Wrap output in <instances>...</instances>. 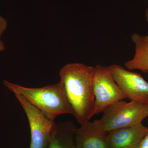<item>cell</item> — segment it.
<instances>
[{
	"label": "cell",
	"mask_w": 148,
	"mask_h": 148,
	"mask_svg": "<svg viewBox=\"0 0 148 148\" xmlns=\"http://www.w3.org/2000/svg\"><path fill=\"white\" fill-rule=\"evenodd\" d=\"M92 86L95 98L94 115L103 112L113 103L126 99L115 81L108 66L98 64L94 67Z\"/></svg>",
	"instance_id": "277c9868"
},
{
	"label": "cell",
	"mask_w": 148,
	"mask_h": 148,
	"mask_svg": "<svg viewBox=\"0 0 148 148\" xmlns=\"http://www.w3.org/2000/svg\"><path fill=\"white\" fill-rule=\"evenodd\" d=\"M77 127L72 121L56 123L47 148H77L75 134Z\"/></svg>",
	"instance_id": "9c48e42d"
},
{
	"label": "cell",
	"mask_w": 148,
	"mask_h": 148,
	"mask_svg": "<svg viewBox=\"0 0 148 148\" xmlns=\"http://www.w3.org/2000/svg\"><path fill=\"white\" fill-rule=\"evenodd\" d=\"M7 27V21L2 16H0V39L5 32Z\"/></svg>",
	"instance_id": "8fae6325"
},
{
	"label": "cell",
	"mask_w": 148,
	"mask_h": 148,
	"mask_svg": "<svg viewBox=\"0 0 148 148\" xmlns=\"http://www.w3.org/2000/svg\"><path fill=\"white\" fill-rule=\"evenodd\" d=\"M94 71L92 66L72 63L66 64L59 72L60 82L64 86L73 116L80 125L90 121L95 115Z\"/></svg>",
	"instance_id": "6da1fadb"
},
{
	"label": "cell",
	"mask_w": 148,
	"mask_h": 148,
	"mask_svg": "<svg viewBox=\"0 0 148 148\" xmlns=\"http://www.w3.org/2000/svg\"><path fill=\"white\" fill-rule=\"evenodd\" d=\"M108 67L115 81L126 99L148 105V82L141 74L117 64Z\"/></svg>",
	"instance_id": "8992f818"
},
{
	"label": "cell",
	"mask_w": 148,
	"mask_h": 148,
	"mask_svg": "<svg viewBox=\"0 0 148 148\" xmlns=\"http://www.w3.org/2000/svg\"><path fill=\"white\" fill-rule=\"evenodd\" d=\"M148 132V127L143 123L114 130L107 133L110 148H135Z\"/></svg>",
	"instance_id": "52a82bcc"
},
{
	"label": "cell",
	"mask_w": 148,
	"mask_h": 148,
	"mask_svg": "<svg viewBox=\"0 0 148 148\" xmlns=\"http://www.w3.org/2000/svg\"><path fill=\"white\" fill-rule=\"evenodd\" d=\"M145 16H146V21L148 23V9L146 10L145 11Z\"/></svg>",
	"instance_id": "5bb4252c"
},
{
	"label": "cell",
	"mask_w": 148,
	"mask_h": 148,
	"mask_svg": "<svg viewBox=\"0 0 148 148\" xmlns=\"http://www.w3.org/2000/svg\"><path fill=\"white\" fill-rule=\"evenodd\" d=\"M106 133L91 132L81 126L77 128L75 134L77 148H110Z\"/></svg>",
	"instance_id": "30bf717a"
},
{
	"label": "cell",
	"mask_w": 148,
	"mask_h": 148,
	"mask_svg": "<svg viewBox=\"0 0 148 148\" xmlns=\"http://www.w3.org/2000/svg\"><path fill=\"white\" fill-rule=\"evenodd\" d=\"M5 45L3 42L0 39V52L3 51L5 50Z\"/></svg>",
	"instance_id": "4fadbf2b"
},
{
	"label": "cell",
	"mask_w": 148,
	"mask_h": 148,
	"mask_svg": "<svg viewBox=\"0 0 148 148\" xmlns=\"http://www.w3.org/2000/svg\"><path fill=\"white\" fill-rule=\"evenodd\" d=\"M135 148H148V132L139 142Z\"/></svg>",
	"instance_id": "7c38bea8"
},
{
	"label": "cell",
	"mask_w": 148,
	"mask_h": 148,
	"mask_svg": "<svg viewBox=\"0 0 148 148\" xmlns=\"http://www.w3.org/2000/svg\"><path fill=\"white\" fill-rule=\"evenodd\" d=\"M148 117V105L135 101H120L106 108L100 119L80 126L91 131L107 133L116 130L142 123Z\"/></svg>",
	"instance_id": "3957f363"
},
{
	"label": "cell",
	"mask_w": 148,
	"mask_h": 148,
	"mask_svg": "<svg viewBox=\"0 0 148 148\" xmlns=\"http://www.w3.org/2000/svg\"><path fill=\"white\" fill-rule=\"evenodd\" d=\"M29 148H30V147H29Z\"/></svg>",
	"instance_id": "9a60e30c"
},
{
	"label": "cell",
	"mask_w": 148,
	"mask_h": 148,
	"mask_svg": "<svg viewBox=\"0 0 148 148\" xmlns=\"http://www.w3.org/2000/svg\"><path fill=\"white\" fill-rule=\"evenodd\" d=\"M131 40L135 45V51L132 59L125 62V69L129 71L139 70L148 73V35L134 33Z\"/></svg>",
	"instance_id": "ba28073f"
},
{
	"label": "cell",
	"mask_w": 148,
	"mask_h": 148,
	"mask_svg": "<svg viewBox=\"0 0 148 148\" xmlns=\"http://www.w3.org/2000/svg\"><path fill=\"white\" fill-rule=\"evenodd\" d=\"M29 121L31 134V148H47L52 133L56 128L54 121L49 119L23 96L15 93Z\"/></svg>",
	"instance_id": "5b68a950"
},
{
	"label": "cell",
	"mask_w": 148,
	"mask_h": 148,
	"mask_svg": "<svg viewBox=\"0 0 148 148\" xmlns=\"http://www.w3.org/2000/svg\"><path fill=\"white\" fill-rule=\"evenodd\" d=\"M3 84L14 94L23 96L51 120L60 115L73 114L61 82L40 88L25 87L7 80L3 81Z\"/></svg>",
	"instance_id": "7a4b0ae2"
}]
</instances>
